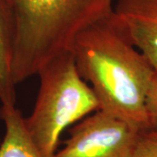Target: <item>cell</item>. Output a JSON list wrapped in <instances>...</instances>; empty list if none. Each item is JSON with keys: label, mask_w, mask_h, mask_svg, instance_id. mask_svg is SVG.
Returning a JSON list of instances; mask_svg holds the SVG:
<instances>
[{"label": "cell", "mask_w": 157, "mask_h": 157, "mask_svg": "<svg viewBox=\"0 0 157 157\" xmlns=\"http://www.w3.org/2000/svg\"><path fill=\"white\" fill-rule=\"evenodd\" d=\"M15 19L8 0H0V101L16 106V86L12 77Z\"/></svg>", "instance_id": "8992f818"}, {"label": "cell", "mask_w": 157, "mask_h": 157, "mask_svg": "<svg viewBox=\"0 0 157 157\" xmlns=\"http://www.w3.org/2000/svg\"><path fill=\"white\" fill-rule=\"evenodd\" d=\"M140 131L101 110L79 121L52 157H133Z\"/></svg>", "instance_id": "277c9868"}, {"label": "cell", "mask_w": 157, "mask_h": 157, "mask_svg": "<svg viewBox=\"0 0 157 157\" xmlns=\"http://www.w3.org/2000/svg\"><path fill=\"white\" fill-rule=\"evenodd\" d=\"M70 52L100 110L140 132L148 130L146 96L155 70L131 43L113 9L85 27Z\"/></svg>", "instance_id": "6da1fadb"}, {"label": "cell", "mask_w": 157, "mask_h": 157, "mask_svg": "<svg viewBox=\"0 0 157 157\" xmlns=\"http://www.w3.org/2000/svg\"><path fill=\"white\" fill-rule=\"evenodd\" d=\"M148 130H157V72L155 71L146 96Z\"/></svg>", "instance_id": "9c48e42d"}, {"label": "cell", "mask_w": 157, "mask_h": 157, "mask_svg": "<svg viewBox=\"0 0 157 157\" xmlns=\"http://www.w3.org/2000/svg\"><path fill=\"white\" fill-rule=\"evenodd\" d=\"M15 19L12 77L17 85L70 51L85 27L113 9V0H8Z\"/></svg>", "instance_id": "7a4b0ae2"}, {"label": "cell", "mask_w": 157, "mask_h": 157, "mask_svg": "<svg viewBox=\"0 0 157 157\" xmlns=\"http://www.w3.org/2000/svg\"><path fill=\"white\" fill-rule=\"evenodd\" d=\"M133 157H157V130L140 132Z\"/></svg>", "instance_id": "ba28073f"}, {"label": "cell", "mask_w": 157, "mask_h": 157, "mask_svg": "<svg viewBox=\"0 0 157 157\" xmlns=\"http://www.w3.org/2000/svg\"><path fill=\"white\" fill-rule=\"evenodd\" d=\"M38 74L37 100L25 123L43 157H52L62 132L100 110V105L91 86L79 75L70 51L52 58Z\"/></svg>", "instance_id": "3957f363"}, {"label": "cell", "mask_w": 157, "mask_h": 157, "mask_svg": "<svg viewBox=\"0 0 157 157\" xmlns=\"http://www.w3.org/2000/svg\"><path fill=\"white\" fill-rule=\"evenodd\" d=\"M0 120L6 125L0 157H43L29 135L25 118L16 106L1 105Z\"/></svg>", "instance_id": "52a82bcc"}, {"label": "cell", "mask_w": 157, "mask_h": 157, "mask_svg": "<svg viewBox=\"0 0 157 157\" xmlns=\"http://www.w3.org/2000/svg\"><path fill=\"white\" fill-rule=\"evenodd\" d=\"M113 11L131 43L157 72V0H117Z\"/></svg>", "instance_id": "5b68a950"}]
</instances>
